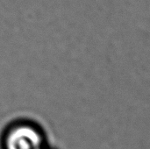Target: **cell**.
I'll use <instances>...</instances> for the list:
<instances>
[{
    "instance_id": "cell-1",
    "label": "cell",
    "mask_w": 150,
    "mask_h": 149,
    "mask_svg": "<svg viewBox=\"0 0 150 149\" xmlns=\"http://www.w3.org/2000/svg\"><path fill=\"white\" fill-rule=\"evenodd\" d=\"M4 146L5 149H44V141L36 128L21 124L7 133Z\"/></svg>"
}]
</instances>
